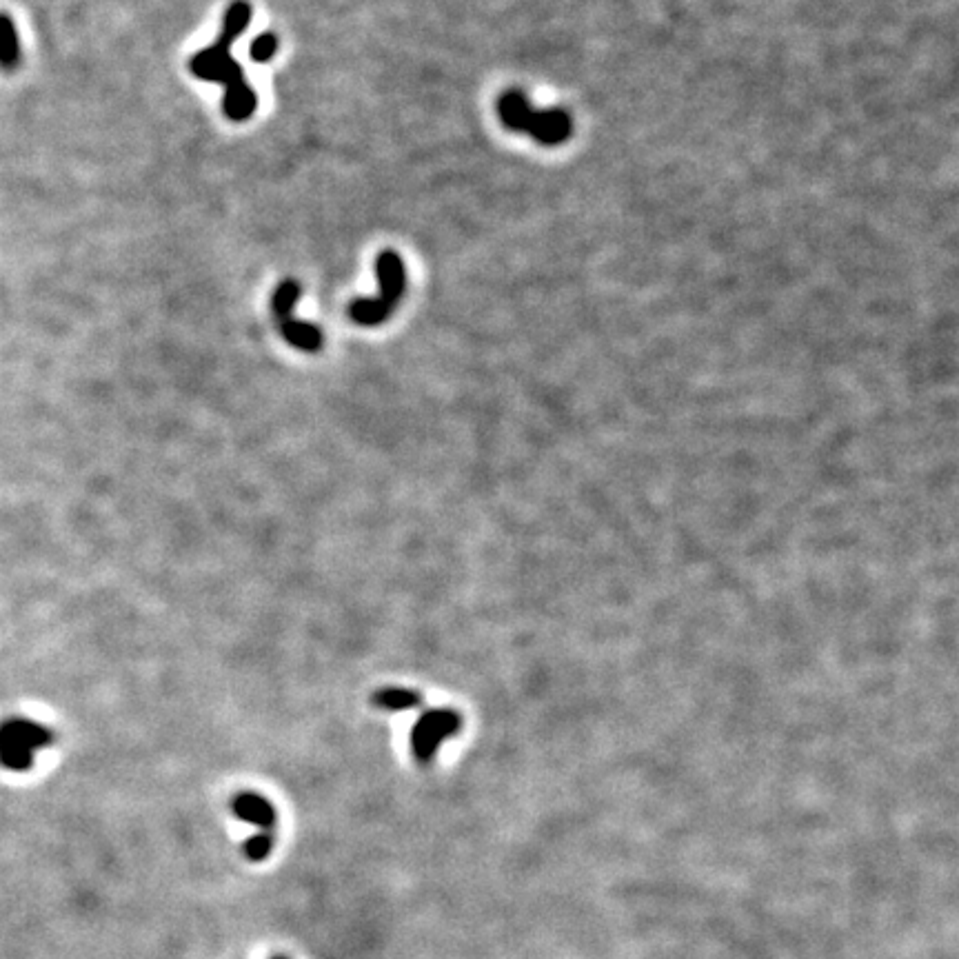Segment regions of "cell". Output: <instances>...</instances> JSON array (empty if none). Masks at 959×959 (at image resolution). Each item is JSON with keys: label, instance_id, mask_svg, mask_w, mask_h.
<instances>
[{"label": "cell", "instance_id": "cell-3", "mask_svg": "<svg viewBox=\"0 0 959 959\" xmlns=\"http://www.w3.org/2000/svg\"><path fill=\"white\" fill-rule=\"evenodd\" d=\"M54 742V733L47 726L14 718L0 724V764L9 771L32 769L36 751Z\"/></svg>", "mask_w": 959, "mask_h": 959}, {"label": "cell", "instance_id": "cell-11", "mask_svg": "<svg viewBox=\"0 0 959 959\" xmlns=\"http://www.w3.org/2000/svg\"><path fill=\"white\" fill-rule=\"evenodd\" d=\"M274 959H287V957H274Z\"/></svg>", "mask_w": 959, "mask_h": 959}, {"label": "cell", "instance_id": "cell-1", "mask_svg": "<svg viewBox=\"0 0 959 959\" xmlns=\"http://www.w3.org/2000/svg\"><path fill=\"white\" fill-rule=\"evenodd\" d=\"M251 23V5L247 0H236L231 3L225 14V25H222L220 38L214 45L198 52L191 58L189 69L191 74L200 80H209V83L225 85V100H222V109L229 120L242 123L254 116L256 111V92L245 80V72L231 56V45L236 38L245 32Z\"/></svg>", "mask_w": 959, "mask_h": 959}, {"label": "cell", "instance_id": "cell-7", "mask_svg": "<svg viewBox=\"0 0 959 959\" xmlns=\"http://www.w3.org/2000/svg\"><path fill=\"white\" fill-rule=\"evenodd\" d=\"M23 58V49H20V36L9 14H0V67L5 72H14Z\"/></svg>", "mask_w": 959, "mask_h": 959}, {"label": "cell", "instance_id": "cell-2", "mask_svg": "<svg viewBox=\"0 0 959 959\" xmlns=\"http://www.w3.org/2000/svg\"><path fill=\"white\" fill-rule=\"evenodd\" d=\"M376 274L380 282L378 298H358L351 302L349 318L362 327L382 325L405 294V265L396 251H382L376 260Z\"/></svg>", "mask_w": 959, "mask_h": 959}, {"label": "cell", "instance_id": "cell-10", "mask_svg": "<svg viewBox=\"0 0 959 959\" xmlns=\"http://www.w3.org/2000/svg\"><path fill=\"white\" fill-rule=\"evenodd\" d=\"M278 49V38L274 34H260L254 43H251V58L256 63H267V60L274 58Z\"/></svg>", "mask_w": 959, "mask_h": 959}, {"label": "cell", "instance_id": "cell-6", "mask_svg": "<svg viewBox=\"0 0 959 959\" xmlns=\"http://www.w3.org/2000/svg\"><path fill=\"white\" fill-rule=\"evenodd\" d=\"M278 325H280L282 338H285L291 347H296L300 351H309V353H314L322 347V331L314 325H309V322L294 320V316L287 314L278 318Z\"/></svg>", "mask_w": 959, "mask_h": 959}, {"label": "cell", "instance_id": "cell-8", "mask_svg": "<svg viewBox=\"0 0 959 959\" xmlns=\"http://www.w3.org/2000/svg\"><path fill=\"white\" fill-rule=\"evenodd\" d=\"M371 702H373V706H378L380 711L402 713V711L416 709V706H420L422 698H420L418 691L400 689V686H389V689H380L378 693H373Z\"/></svg>", "mask_w": 959, "mask_h": 959}, {"label": "cell", "instance_id": "cell-9", "mask_svg": "<svg viewBox=\"0 0 959 959\" xmlns=\"http://www.w3.org/2000/svg\"><path fill=\"white\" fill-rule=\"evenodd\" d=\"M271 849H274V835H271V831H262L245 842V855L251 862L267 860Z\"/></svg>", "mask_w": 959, "mask_h": 959}, {"label": "cell", "instance_id": "cell-5", "mask_svg": "<svg viewBox=\"0 0 959 959\" xmlns=\"http://www.w3.org/2000/svg\"><path fill=\"white\" fill-rule=\"evenodd\" d=\"M234 813L242 822L254 824L262 831H271L276 824V809L258 793H240L234 800Z\"/></svg>", "mask_w": 959, "mask_h": 959}, {"label": "cell", "instance_id": "cell-4", "mask_svg": "<svg viewBox=\"0 0 959 959\" xmlns=\"http://www.w3.org/2000/svg\"><path fill=\"white\" fill-rule=\"evenodd\" d=\"M460 729L458 713L451 709H433L413 724L411 731V751L418 762L429 764L433 755L438 753L440 744L456 735Z\"/></svg>", "mask_w": 959, "mask_h": 959}]
</instances>
